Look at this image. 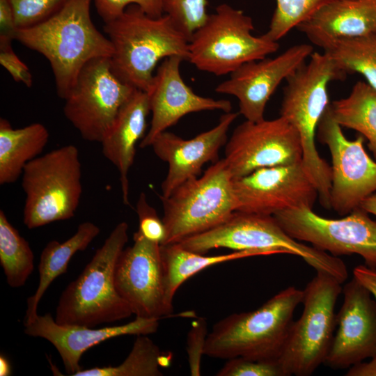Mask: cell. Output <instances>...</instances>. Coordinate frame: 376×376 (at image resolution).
Here are the masks:
<instances>
[{
  "instance_id": "obj_1",
  "label": "cell",
  "mask_w": 376,
  "mask_h": 376,
  "mask_svg": "<svg viewBox=\"0 0 376 376\" xmlns=\"http://www.w3.org/2000/svg\"><path fill=\"white\" fill-rule=\"evenodd\" d=\"M93 0H68L46 21L19 29L15 40L43 55L49 62L58 95L65 100L83 67L90 61L111 57V41L93 24Z\"/></svg>"
},
{
  "instance_id": "obj_2",
  "label": "cell",
  "mask_w": 376,
  "mask_h": 376,
  "mask_svg": "<svg viewBox=\"0 0 376 376\" xmlns=\"http://www.w3.org/2000/svg\"><path fill=\"white\" fill-rule=\"evenodd\" d=\"M347 74L327 53L313 52L286 79L280 116L297 130L302 146V165L318 193L320 204L330 205L331 168L315 146L318 124L330 104L328 87Z\"/></svg>"
},
{
  "instance_id": "obj_3",
  "label": "cell",
  "mask_w": 376,
  "mask_h": 376,
  "mask_svg": "<svg viewBox=\"0 0 376 376\" xmlns=\"http://www.w3.org/2000/svg\"><path fill=\"white\" fill-rule=\"evenodd\" d=\"M103 29L113 49L109 58L112 71L136 89L148 90L161 59L179 56L189 60V40L166 14L153 17L130 5L104 23Z\"/></svg>"
},
{
  "instance_id": "obj_4",
  "label": "cell",
  "mask_w": 376,
  "mask_h": 376,
  "mask_svg": "<svg viewBox=\"0 0 376 376\" xmlns=\"http://www.w3.org/2000/svg\"><path fill=\"white\" fill-rule=\"evenodd\" d=\"M303 290L290 286L256 310L231 314L213 326L205 354L216 359H278Z\"/></svg>"
},
{
  "instance_id": "obj_5",
  "label": "cell",
  "mask_w": 376,
  "mask_h": 376,
  "mask_svg": "<svg viewBox=\"0 0 376 376\" xmlns=\"http://www.w3.org/2000/svg\"><path fill=\"white\" fill-rule=\"evenodd\" d=\"M127 241L128 224L123 221L61 293L54 318L57 323L95 327L133 314L114 282L116 263Z\"/></svg>"
},
{
  "instance_id": "obj_6",
  "label": "cell",
  "mask_w": 376,
  "mask_h": 376,
  "mask_svg": "<svg viewBox=\"0 0 376 376\" xmlns=\"http://www.w3.org/2000/svg\"><path fill=\"white\" fill-rule=\"evenodd\" d=\"M23 222L29 229L71 219L81 194V165L74 145L56 148L29 162L22 173Z\"/></svg>"
},
{
  "instance_id": "obj_7",
  "label": "cell",
  "mask_w": 376,
  "mask_h": 376,
  "mask_svg": "<svg viewBox=\"0 0 376 376\" xmlns=\"http://www.w3.org/2000/svg\"><path fill=\"white\" fill-rule=\"evenodd\" d=\"M159 197L166 231L162 245L178 243L208 230L237 209L233 177L224 159L212 163L202 176L183 182L169 196Z\"/></svg>"
},
{
  "instance_id": "obj_8",
  "label": "cell",
  "mask_w": 376,
  "mask_h": 376,
  "mask_svg": "<svg viewBox=\"0 0 376 376\" xmlns=\"http://www.w3.org/2000/svg\"><path fill=\"white\" fill-rule=\"evenodd\" d=\"M253 29L251 17L228 4H221L191 36L188 61L200 70L221 76L279 49L278 42L264 34L253 36Z\"/></svg>"
},
{
  "instance_id": "obj_9",
  "label": "cell",
  "mask_w": 376,
  "mask_h": 376,
  "mask_svg": "<svg viewBox=\"0 0 376 376\" xmlns=\"http://www.w3.org/2000/svg\"><path fill=\"white\" fill-rule=\"evenodd\" d=\"M340 283L322 272L303 290V311L293 321L278 358L287 376H308L324 363L336 329Z\"/></svg>"
},
{
  "instance_id": "obj_10",
  "label": "cell",
  "mask_w": 376,
  "mask_h": 376,
  "mask_svg": "<svg viewBox=\"0 0 376 376\" xmlns=\"http://www.w3.org/2000/svg\"><path fill=\"white\" fill-rule=\"evenodd\" d=\"M176 244L201 254L218 248L255 251L261 256L289 253L301 258L315 269L327 260L325 252L292 237L272 215L238 210L218 226Z\"/></svg>"
},
{
  "instance_id": "obj_11",
  "label": "cell",
  "mask_w": 376,
  "mask_h": 376,
  "mask_svg": "<svg viewBox=\"0 0 376 376\" xmlns=\"http://www.w3.org/2000/svg\"><path fill=\"white\" fill-rule=\"evenodd\" d=\"M361 207L340 219L323 217L308 207L275 213L282 228L292 237L309 243L334 256L357 254L376 269V221Z\"/></svg>"
},
{
  "instance_id": "obj_12",
  "label": "cell",
  "mask_w": 376,
  "mask_h": 376,
  "mask_svg": "<svg viewBox=\"0 0 376 376\" xmlns=\"http://www.w3.org/2000/svg\"><path fill=\"white\" fill-rule=\"evenodd\" d=\"M109 58L88 62L64 100L65 118L86 141H102L120 107L136 89L113 73Z\"/></svg>"
},
{
  "instance_id": "obj_13",
  "label": "cell",
  "mask_w": 376,
  "mask_h": 376,
  "mask_svg": "<svg viewBox=\"0 0 376 376\" xmlns=\"http://www.w3.org/2000/svg\"><path fill=\"white\" fill-rule=\"evenodd\" d=\"M316 136L328 147L331 158L330 207L340 216L347 215L376 193V160L366 151L362 135L354 140L346 138L329 107Z\"/></svg>"
},
{
  "instance_id": "obj_14",
  "label": "cell",
  "mask_w": 376,
  "mask_h": 376,
  "mask_svg": "<svg viewBox=\"0 0 376 376\" xmlns=\"http://www.w3.org/2000/svg\"><path fill=\"white\" fill-rule=\"evenodd\" d=\"M299 134L285 118L245 120L233 131L225 146V157L233 179L265 167L302 162Z\"/></svg>"
},
{
  "instance_id": "obj_15",
  "label": "cell",
  "mask_w": 376,
  "mask_h": 376,
  "mask_svg": "<svg viewBox=\"0 0 376 376\" xmlns=\"http://www.w3.org/2000/svg\"><path fill=\"white\" fill-rule=\"evenodd\" d=\"M133 240V245L123 250L116 263V288L136 317L160 319L169 316L160 244L136 233Z\"/></svg>"
},
{
  "instance_id": "obj_16",
  "label": "cell",
  "mask_w": 376,
  "mask_h": 376,
  "mask_svg": "<svg viewBox=\"0 0 376 376\" xmlns=\"http://www.w3.org/2000/svg\"><path fill=\"white\" fill-rule=\"evenodd\" d=\"M236 210L274 215L286 209L313 208L318 193L302 162L257 169L233 179Z\"/></svg>"
},
{
  "instance_id": "obj_17",
  "label": "cell",
  "mask_w": 376,
  "mask_h": 376,
  "mask_svg": "<svg viewBox=\"0 0 376 376\" xmlns=\"http://www.w3.org/2000/svg\"><path fill=\"white\" fill-rule=\"evenodd\" d=\"M313 52L308 44L288 48L274 58H264L246 63L230 74V77L215 88L219 93L235 96L240 113L246 120L265 119L267 102L277 87L303 65Z\"/></svg>"
},
{
  "instance_id": "obj_18",
  "label": "cell",
  "mask_w": 376,
  "mask_h": 376,
  "mask_svg": "<svg viewBox=\"0 0 376 376\" xmlns=\"http://www.w3.org/2000/svg\"><path fill=\"white\" fill-rule=\"evenodd\" d=\"M342 292L337 328L324 363L333 369L349 368L376 356V300L354 277Z\"/></svg>"
},
{
  "instance_id": "obj_19",
  "label": "cell",
  "mask_w": 376,
  "mask_h": 376,
  "mask_svg": "<svg viewBox=\"0 0 376 376\" xmlns=\"http://www.w3.org/2000/svg\"><path fill=\"white\" fill-rule=\"evenodd\" d=\"M183 61L179 56L166 58L154 75L146 91L152 113L150 127L141 141L140 148L150 146L159 134L188 113L209 110L228 113L232 110L229 100L200 96L185 83L180 72Z\"/></svg>"
},
{
  "instance_id": "obj_20",
  "label": "cell",
  "mask_w": 376,
  "mask_h": 376,
  "mask_svg": "<svg viewBox=\"0 0 376 376\" xmlns=\"http://www.w3.org/2000/svg\"><path fill=\"white\" fill-rule=\"evenodd\" d=\"M238 113H224L218 124L190 139L164 131L152 141L155 155L168 164V173L162 182V196H169L185 181L198 177L203 166L219 160V149L226 145L227 134Z\"/></svg>"
},
{
  "instance_id": "obj_21",
  "label": "cell",
  "mask_w": 376,
  "mask_h": 376,
  "mask_svg": "<svg viewBox=\"0 0 376 376\" xmlns=\"http://www.w3.org/2000/svg\"><path fill=\"white\" fill-rule=\"evenodd\" d=\"M158 318H136L127 324L100 329L79 325L61 324L50 313L37 316L24 323V333L51 343L60 354L66 373L73 376L81 370L79 361L91 347L112 338L125 335H149L157 331Z\"/></svg>"
},
{
  "instance_id": "obj_22",
  "label": "cell",
  "mask_w": 376,
  "mask_h": 376,
  "mask_svg": "<svg viewBox=\"0 0 376 376\" xmlns=\"http://www.w3.org/2000/svg\"><path fill=\"white\" fill-rule=\"evenodd\" d=\"M150 113L148 94L135 89L100 142L104 157L118 171L123 201L126 205L130 204L128 173L134 162L136 146L145 136Z\"/></svg>"
},
{
  "instance_id": "obj_23",
  "label": "cell",
  "mask_w": 376,
  "mask_h": 376,
  "mask_svg": "<svg viewBox=\"0 0 376 376\" xmlns=\"http://www.w3.org/2000/svg\"><path fill=\"white\" fill-rule=\"evenodd\" d=\"M313 44L376 33V0H338L297 26Z\"/></svg>"
},
{
  "instance_id": "obj_24",
  "label": "cell",
  "mask_w": 376,
  "mask_h": 376,
  "mask_svg": "<svg viewBox=\"0 0 376 376\" xmlns=\"http://www.w3.org/2000/svg\"><path fill=\"white\" fill-rule=\"evenodd\" d=\"M49 134L41 123H36L19 129L0 118V185L15 182L25 166L42 152Z\"/></svg>"
},
{
  "instance_id": "obj_25",
  "label": "cell",
  "mask_w": 376,
  "mask_h": 376,
  "mask_svg": "<svg viewBox=\"0 0 376 376\" xmlns=\"http://www.w3.org/2000/svg\"><path fill=\"white\" fill-rule=\"evenodd\" d=\"M100 228L91 221L79 225L76 233L64 242L52 240L43 249L38 265L39 283L35 293L27 299L24 323L32 321L38 314V306L53 281L67 271L72 257L84 251L99 235Z\"/></svg>"
},
{
  "instance_id": "obj_26",
  "label": "cell",
  "mask_w": 376,
  "mask_h": 376,
  "mask_svg": "<svg viewBox=\"0 0 376 376\" xmlns=\"http://www.w3.org/2000/svg\"><path fill=\"white\" fill-rule=\"evenodd\" d=\"M160 250L164 271L165 302L171 313L175 292L191 276L216 264L261 256L255 251H233L226 254L207 256L185 249L178 244L160 245Z\"/></svg>"
},
{
  "instance_id": "obj_27",
  "label": "cell",
  "mask_w": 376,
  "mask_h": 376,
  "mask_svg": "<svg viewBox=\"0 0 376 376\" xmlns=\"http://www.w3.org/2000/svg\"><path fill=\"white\" fill-rule=\"evenodd\" d=\"M329 107L342 127L354 130L367 139L376 160V89L357 81L346 97L330 102Z\"/></svg>"
},
{
  "instance_id": "obj_28",
  "label": "cell",
  "mask_w": 376,
  "mask_h": 376,
  "mask_svg": "<svg viewBox=\"0 0 376 376\" xmlns=\"http://www.w3.org/2000/svg\"><path fill=\"white\" fill-rule=\"evenodd\" d=\"M338 66L347 74L359 73L376 89V33L339 38L322 44Z\"/></svg>"
},
{
  "instance_id": "obj_29",
  "label": "cell",
  "mask_w": 376,
  "mask_h": 376,
  "mask_svg": "<svg viewBox=\"0 0 376 376\" xmlns=\"http://www.w3.org/2000/svg\"><path fill=\"white\" fill-rule=\"evenodd\" d=\"M34 256L29 242L0 210V264L12 288L23 286L34 269Z\"/></svg>"
},
{
  "instance_id": "obj_30",
  "label": "cell",
  "mask_w": 376,
  "mask_h": 376,
  "mask_svg": "<svg viewBox=\"0 0 376 376\" xmlns=\"http://www.w3.org/2000/svg\"><path fill=\"white\" fill-rule=\"evenodd\" d=\"M147 336H137L130 354L120 365L81 369L73 376L162 375L160 368L168 361L159 347Z\"/></svg>"
},
{
  "instance_id": "obj_31",
  "label": "cell",
  "mask_w": 376,
  "mask_h": 376,
  "mask_svg": "<svg viewBox=\"0 0 376 376\" xmlns=\"http://www.w3.org/2000/svg\"><path fill=\"white\" fill-rule=\"evenodd\" d=\"M338 0H276L269 30L264 35L278 42L321 8Z\"/></svg>"
},
{
  "instance_id": "obj_32",
  "label": "cell",
  "mask_w": 376,
  "mask_h": 376,
  "mask_svg": "<svg viewBox=\"0 0 376 376\" xmlns=\"http://www.w3.org/2000/svg\"><path fill=\"white\" fill-rule=\"evenodd\" d=\"M207 5V0H163V10L189 41L209 15Z\"/></svg>"
},
{
  "instance_id": "obj_33",
  "label": "cell",
  "mask_w": 376,
  "mask_h": 376,
  "mask_svg": "<svg viewBox=\"0 0 376 376\" xmlns=\"http://www.w3.org/2000/svg\"><path fill=\"white\" fill-rule=\"evenodd\" d=\"M17 29L36 26L54 15L68 0H9Z\"/></svg>"
},
{
  "instance_id": "obj_34",
  "label": "cell",
  "mask_w": 376,
  "mask_h": 376,
  "mask_svg": "<svg viewBox=\"0 0 376 376\" xmlns=\"http://www.w3.org/2000/svg\"><path fill=\"white\" fill-rule=\"evenodd\" d=\"M217 376H287L278 359H228Z\"/></svg>"
},
{
  "instance_id": "obj_35",
  "label": "cell",
  "mask_w": 376,
  "mask_h": 376,
  "mask_svg": "<svg viewBox=\"0 0 376 376\" xmlns=\"http://www.w3.org/2000/svg\"><path fill=\"white\" fill-rule=\"evenodd\" d=\"M136 212L139 219V228L135 233L149 241L162 245L166 239V228L156 210L148 202L144 192H141L139 196Z\"/></svg>"
},
{
  "instance_id": "obj_36",
  "label": "cell",
  "mask_w": 376,
  "mask_h": 376,
  "mask_svg": "<svg viewBox=\"0 0 376 376\" xmlns=\"http://www.w3.org/2000/svg\"><path fill=\"white\" fill-rule=\"evenodd\" d=\"M95 9L104 23L120 16L130 5H136L147 15H163V0H93Z\"/></svg>"
},
{
  "instance_id": "obj_37",
  "label": "cell",
  "mask_w": 376,
  "mask_h": 376,
  "mask_svg": "<svg viewBox=\"0 0 376 376\" xmlns=\"http://www.w3.org/2000/svg\"><path fill=\"white\" fill-rule=\"evenodd\" d=\"M207 322L201 317L192 322L187 338V353L190 373L193 376L201 375V361L205 354L207 337Z\"/></svg>"
},
{
  "instance_id": "obj_38",
  "label": "cell",
  "mask_w": 376,
  "mask_h": 376,
  "mask_svg": "<svg viewBox=\"0 0 376 376\" xmlns=\"http://www.w3.org/2000/svg\"><path fill=\"white\" fill-rule=\"evenodd\" d=\"M10 40H0V63L17 82H22L27 87L33 83L31 73L13 51Z\"/></svg>"
},
{
  "instance_id": "obj_39",
  "label": "cell",
  "mask_w": 376,
  "mask_h": 376,
  "mask_svg": "<svg viewBox=\"0 0 376 376\" xmlns=\"http://www.w3.org/2000/svg\"><path fill=\"white\" fill-rule=\"evenodd\" d=\"M17 31L9 0H0V40H15Z\"/></svg>"
},
{
  "instance_id": "obj_40",
  "label": "cell",
  "mask_w": 376,
  "mask_h": 376,
  "mask_svg": "<svg viewBox=\"0 0 376 376\" xmlns=\"http://www.w3.org/2000/svg\"><path fill=\"white\" fill-rule=\"evenodd\" d=\"M353 277L366 288L376 300V269L366 265H358L353 270Z\"/></svg>"
},
{
  "instance_id": "obj_41",
  "label": "cell",
  "mask_w": 376,
  "mask_h": 376,
  "mask_svg": "<svg viewBox=\"0 0 376 376\" xmlns=\"http://www.w3.org/2000/svg\"><path fill=\"white\" fill-rule=\"evenodd\" d=\"M368 362H359L349 368L346 376H376V356Z\"/></svg>"
},
{
  "instance_id": "obj_42",
  "label": "cell",
  "mask_w": 376,
  "mask_h": 376,
  "mask_svg": "<svg viewBox=\"0 0 376 376\" xmlns=\"http://www.w3.org/2000/svg\"><path fill=\"white\" fill-rule=\"evenodd\" d=\"M359 207L367 213L376 216V193L366 198Z\"/></svg>"
},
{
  "instance_id": "obj_43",
  "label": "cell",
  "mask_w": 376,
  "mask_h": 376,
  "mask_svg": "<svg viewBox=\"0 0 376 376\" xmlns=\"http://www.w3.org/2000/svg\"><path fill=\"white\" fill-rule=\"evenodd\" d=\"M10 366L8 360L5 356L1 354L0 356V375L8 376L10 375Z\"/></svg>"
}]
</instances>
